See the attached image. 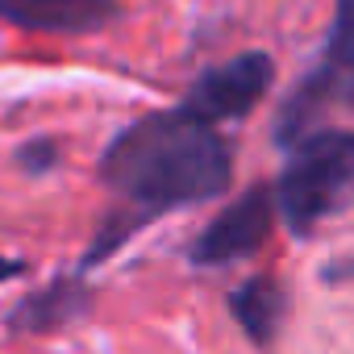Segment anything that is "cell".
Wrapping results in <instances>:
<instances>
[{"mask_svg": "<svg viewBox=\"0 0 354 354\" xmlns=\"http://www.w3.org/2000/svg\"><path fill=\"white\" fill-rule=\"evenodd\" d=\"M100 180L109 184V192H117L121 205L104 217L84 267L117 254L154 217L221 196L234 180V150L217 125L175 104L125 125L109 142L100 158Z\"/></svg>", "mask_w": 354, "mask_h": 354, "instance_id": "6da1fadb", "label": "cell"}, {"mask_svg": "<svg viewBox=\"0 0 354 354\" xmlns=\"http://www.w3.org/2000/svg\"><path fill=\"white\" fill-rule=\"evenodd\" d=\"M17 162H21L30 175H42V171H50V167L59 162V146H55V142H46V138L26 142V146L17 150Z\"/></svg>", "mask_w": 354, "mask_h": 354, "instance_id": "9c48e42d", "label": "cell"}, {"mask_svg": "<svg viewBox=\"0 0 354 354\" xmlns=\"http://www.w3.org/2000/svg\"><path fill=\"white\" fill-rule=\"evenodd\" d=\"M271 196L275 217H283L296 238L354 209V129H313L288 146V167Z\"/></svg>", "mask_w": 354, "mask_h": 354, "instance_id": "7a4b0ae2", "label": "cell"}, {"mask_svg": "<svg viewBox=\"0 0 354 354\" xmlns=\"http://www.w3.org/2000/svg\"><path fill=\"white\" fill-rule=\"evenodd\" d=\"M275 230V196L267 184L242 192L221 217H213L201 238L192 242L188 259L196 267H225V263H238V259H250Z\"/></svg>", "mask_w": 354, "mask_h": 354, "instance_id": "5b68a950", "label": "cell"}, {"mask_svg": "<svg viewBox=\"0 0 354 354\" xmlns=\"http://www.w3.org/2000/svg\"><path fill=\"white\" fill-rule=\"evenodd\" d=\"M26 267H21V259H5V254H0V283H5V279H13V275H21Z\"/></svg>", "mask_w": 354, "mask_h": 354, "instance_id": "30bf717a", "label": "cell"}, {"mask_svg": "<svg viewBox=\"0 0 354 354\" xmlns=\"http://www.w3.org/2000/svg\"><path fill=\"white\" fill-rule=\"evenodd\" d=\"M230 313L259 350H271L288 317V288L271 275H254L230 292Z\"/></svg>", "mask_w": 354, "mask_h": 354, "instance_id": "ba28073f", "label": "cell"}, {"mask_svg": "<svg viewBox=\"0 0 354 354\" xmlns=\"http://www.w3.org/2000/svg\"><path fill=\"white\" fill-rule=\"evenodd\" d=\"M329 109H354V0H333V21L317 67L288 92L275 117V142L288 150L317 129Z\"/></svg>", "mask_w": 354, "mask_h": 354, "instance_id": "3957f363", "label": "cell"}, {"mask_svg": "<svg viewBox=\"0 0 354 354\" xmlns=\"http://www.w3.org/2000/svg\"><path fill=\"white\" fill-rule=\"evenodd\" d=\"M271 80H275L271 55L246 50V55H238V59H230V63H221V67H209V71L192 84V92H188L180 104H184L188 113H196L201 121L221 125V121L246 117V113L267 96Z\"/></svg>", "mask_w": 354, "mask_h": 354, "instance_id": "277c9868", "label": "cell"}, {"mask_svg": "<svg viewBox=\"0 0 354 354\" xmlns=\"http://www.w3.org/2000/svg\"><path fill=\"white\" fill-rule=\"evenodd\" d=\"M117 13V0H0V21L30 34H96Z\"/></svg>", "mask_w": 354, "mask_h": 354, "instance_id": "8992f818", "label": "cell"}, {"mask_svg": "<svg viewBox=\"0 0 354 354\" xmlns=\"http://www.w3.org/2000/svg\"><path fill=\"white\" fill-rule=\"evenodd\" d=\"M92 308V292L84 279L75 275H63L38 292H30L17 308H13V329L21 333H55L71 321H80L84 313Z\"/></svg>", "mask_w": 354, "mask_h": 354, "instance_id": "52a82bcc", "label": "cell"}]
</instances>
